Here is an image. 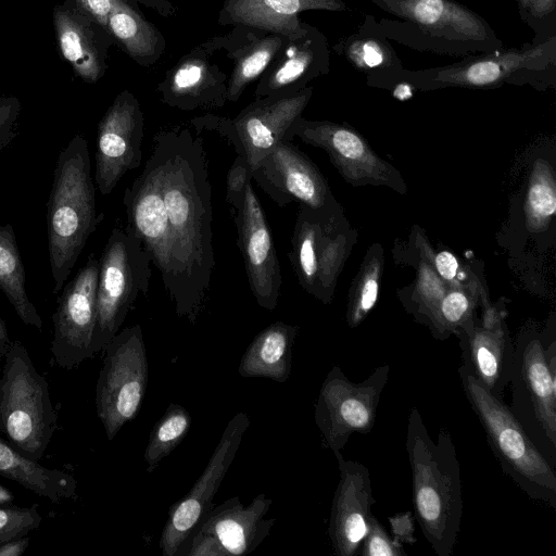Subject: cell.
I'll return each mask as SVG.
<instances>
[{"instance_id":"obj_1","label":"cell","mask_w":556,"mask_h":556,"mask_svg":"<svg viewBox=\"0 0 556 556\" xmlns=\"http://www.w3.org/2000/svg\"><path fill=\"white\" fill-rule=\"evenodd\" d=\"M203 140L163 130L143 170L125 190L127 226L143 243L175 312L194 325L215 268L212 187Z\"/></svg>"},{"instance_id":"obj_16","label":"cell","mask_w":556,"mask_h":556,"mask_svg":"<svg viewBox=\"0 0 556 556\" xmlns=\"http://www.w3.org/2000/svg\"><path fill=\"white\" fill-rule=\"evenodd\" d=\"M250 426L245 413L236 414L227 424L206 467L190 491L168 510L160 547L163 556L177 555L202 517L213 507L218 491Z\"/></svg>"},{"instance_id":"obj_6","label":"cell","mask_w":556,"mask_h":556,"mask_svg":"<svg viewBox=\"0 0 556 556\" xmlns=\"http://www.w3.org/2000/svg\"><path fill=\"white\" fill-rule=\"evenodd\" d=\"M466 397L479 419L502 470L528 495L556 509V471L510 408L489 392L463 364L458 369Z\"/></svg>"},{"instance_id":"obj_30","label":"cell","mask_w":556,"mask_h":556,"mask_svg":"<svg viewBox=\"0 0 556 556\" xmlns=\"http://www.w3.org/2000/svg\"><path fill=\"white\" fill-rule=\"evenodd\" d=\"M298 326L276 321L258 332L239 363L241 377L269 378L286 382L291 374L292 350Z\"/></svg>"},{"instance_id":"obj_40","label":"cell","mask_w":556,"mask_h":556,"mask_svg":"<svg viewBox=\"0 0 556 556\" xmlns=\"http://www.w3.org/2000/svg\"><path fill=\"white\" fill-rule=\"evenodd\" d=\"M252 180V170L247 160L237 155L226 179V201L235 213L242 204L248 184Z\"/></svg>"},{"instance_id":"obj_34","label":"cell","mask_w":556,"mask_h":556,"mask_svg":"<svg viewBox=\"0 0 556 556\" xmlns=\"http://www.w3.org/2000/svg\"><path fill=\"white\" fill-rule=\"evenodd\" d=\"M190 425L189 412L179 404H169L150 432L143 454L148 472H152L160 462L180 444L187 435Z\"/></svg>"},{"instance_id":"obj_8","label":"cell","mask_w":556,"mask_h":556,"mask_svg":"<svg viewBox=\"0 0 556 556\" xmlns=\"http://www.w3.org/2000/svg\"><path fill=\"white\" fill-rule=\"evenodd\" d=\"M58 428V413L45 376L18 340L3 358L0 381V432L28 458L40 460Z\"/></svg>"},{"instance_id":"obj_9","label":"cell","mask_w":556,"mask_h":556,"mask_svg":"<svg viewBox=\"0 0 556 556\" xmlns=\"http://www.w3.org/2000/svg\"><path fill=\"white\" fill-rule=\"evenodd\" d=\"M151 265L142 241L128 227L112 229L99 260L93 355L119 331L139 294H147Z\"/></svg>"},{"instance_id":"obj_47","label":"cell","mask_w":556,"mask_h":556,"mask_svg":"<svg viewBox=\"0 0 556 556\" xmlns=\"http://www.w3.org/2000/svg\"><path fill=\"white\" fill-rule=\"evenodd\" d=\"M11 342L5 323L0 317V365H2V361L11 345Z\"/></svg>"},{"instance_id":"obj_41","label":"cell","mask_w":556,"mask_h":556,"mask_svg":"<svg viewBox=\"0 0 556 556\" xmlns=\"http://www.w3.org/2000/svg\"><path fill=\"white\" fill-rule=\"evenodd\" d=\"M21 102L14 96L0 98V151L17 136V118Z\"/></svg>"},{"instance_id":"obj_20","label":"cell","mask_w":556,"mask_h":556,"mask_svg":"<svg viewBox=\"0 0 556 556\" xmlns=\"http://www.w3.org/2000/svg\"><path fill=\"white\" fill-rule=\"evenodd\" d=\"M252 179L280 206L292 200L317 211L338 204L319 168L288 140L252 170Z\"/></svg>"},{"instance_id":"obj_44","label":"cell","mask_w":556,"mask_h":556,"mask_svg":"<svg viewBox=\"0 0 556 556\" xmlns=\"http://www.w3.org/2000/svg\"><path fill=\"white\" fill-rule=\"evenodd\" d=\"M390 525L394 534V538L401 543H413L415 542L414 526L412 516L409 513L396 515L390 518Z\"/></svg>"},{"instance_id":"obj_24","label":"cell","mask_w":556,"mask_h":556,"mask_svg":"<svg viewBox=\"0 0 556 556\" xmlns=\"http://www.w3.org/2000/svg\"><path fill=\"white\" fill-rule=\"evenodd\" d=\"M462 364L493 395L503 399L510 381L514 343L503 315L488 309L480 323L473 319L457 333Z\"/></svg>"},{"instance_id":"obj_25","label":"cell","mask_w":556,"mask_h":556,"mask_svg":"<svg viewBox=\"0 0 556 556\" xmlns=\"http://www.w3.org/2000/svg\"><path fill=\"white\" fill-rule=\"evenodd\" d=\"M53 26L60 53L77 77L94 84L108 70L109 49L114 43L108 30L75 7L56 5Z\"/></svg>"},{"instance_id":"obj_21","label":"cell","mask_w":556,"mask_h":556,"mask_svg":"<svg viewBox=\"0 0 556 556\" xmlns=\"http://www.w3.org/2000/svg\"><path fill=\"white\" fill-rule=\"evenodd\" d=\"M330 72V49L326 36L313 25L286 38L283 46L257 79L255 98L295 93Z\"/></svg>"},{"instance_id":"obj_7","label":"cell","mask_w":556,"mask_h":556,"mask_svg":"<svg viewBox=\"0 0 556 556\" xmlns=\"http://www.w3.org/2000/svg\"><path fill=\"white\" fill-rule=\"evenodd\" d=\"M510 410L532 442L556 467V339L534 326L514 343Z\"/></svg>"},{"instance_id":"obj_45","label":"cell","mask_w":556,"mask_h":556,"mask_svg":"<svg viewBox=\"0 0 556 556\" xmlns=\"http://www.w3.org/2000/svg\"><path fill=\"white\" fill-rule=\"evenodd\" d=\"M132 7L142 5L155 11L163 17H170L176 13V7L173 0H125Z\"/></svg>"},{"instance_id":"obj_49","label":"cell","mask_w":556,"mask_h":556,"mask_svg":"<svg viewBox=\"0 0 556 556\" xmlns=\"http://www.w3.org/2000/svg\"><path fill=\"white\" fill-rule=\"evenodd\" d=\"M1 366V365H0ZM0 381H1V374H0Z\"/></svg>"},{"instance_id":"obj_29","label":"cell","mask_w":556,"mask_h":556,"mask_svg":"<svg viewBox=\"0 0 556 556\" xmlns=\"http://www.w3.org/2000/svg\"><path fill=\"white\" fill-rule=\"evenodd\" d=\"M0 476L53 503L78 497V484L72 475L61 469L41 466L2 437H0Z\"/></svg>"},{"instance_id":"obj_27","label":"cell","mask_w":556,"mask_h":556,"mask_svg":"<svg viewBox=\"0 0 556 556\" xmlns=\"http://www.w3.org/2000/svg\"><path fill=\"white\" fill-rule=\"evenodd\" d=\"M309 10L343 12V0H223L217 22L222 26L243 24L289 37L303 25L300 13Z\"/></svg>"},{"instance_id":"obj_12","label":"cell","mask_w":556,"mask_h":556,"mask_svg":"<svg viewBox=\"0 0 556 556\" xmlns=\"http://www.w3.org/2000/svg\"><path fill=\"white\" fill-rule=\"evenodd\" d=\"M313 96V88L256 98L233 118L201 116L191 123L197 128L215 130L243 156L254 170L278 143L289 139V131L302 116Z\"/></svg>"},{"instance_id":"obj_37","label":"cell","mask_w":556,"mask_h":556,"mask_svg":"<svg viewBox=\"0 0 556 556\" xmlns=\"http://www.w3.org/2000/svg\"><path fill=\"white\" fill-rule=\"evenodd\" d=\"M520 18L533 31L532 43L556 36V0H515Z\"/></svg>"},{"instance_id":"obj_39","label":"cell","mask_w":556,"mask_h":556,"mask_svg":"<svg viewBox=\"0 0 556 556\" xmlns=\"http://www.w3.org/2000/svg\"><path fill=\"white\" fill-rule=\"evenodd\" d=\"M361 556H406L402 543L392 538L378 519L371 515L368 531L357 552Z\"/></svg>"},{"instance_id":"obj_48","label":"cell","mask_w":556,"mask_h":556,"mask_svg":"<svg viewBox=\"0 0 556 556\" xmlns=\"http://www.w3.org/2000/svg\"><path fill=\"white\" fill-rule=\"evenodd\" d=\"M14 497L12 491L0 484V506L11 504Z\"/></svg>"},{"instance_id":"obj_3","label":"cell","mask_w":556,"mask_h":556,"mask_svg":"<svg viewBox=\"0 0 556 556\" xmlns=\"http://www.w3.org/2000/svg\"><path fill=\"white\" fill-rule=\"evenodd\" d=\"M390 17H367L388 40L409 49L466 58L504 43L481 15L455 0H369Z\"/></svg>"},{"instance_id":"obj_33","label":"cell","mask_w":556,"mask_h":556,"mask_svg":"<svg viewBox=\"0 0 556 556\" xmlns=\"http://www.w3.org/2000/svg\"><path fill=\"white\" fill-rule=\"evenodd\" d=\"M382 249L370 247L350 288L346 305V323L350 328L362 324L378 300L382 276Z\"/></svg>"},{"instance_id":"obj_10","label":"cell","mask_w":556,"mask_h":556,"mask_svg":"<svg viewBox=\"0 0 556 556\" xmlns=\"http://www.w3.org/2000/svg\"><path fill=\"white\" fill-rule=\"evenodd\" d=\"M352 240L339 204L320 211L299 205L289 260L300 286L325 304L332 300Z\"/></svg>"},{"instance_id":"obj_2","label":"cell","mask_w":556,"mask_h":556,"mask_svg":"<svg viewBox=\"0 0 556 556\" xmlns=\"http://www.w3.org/2000/svg\"><path fill=\"white\" fill-rule=\"evenodd\" d=\"M415 518L438 556H451L463 515L460 465L451 433L442 428L433 441L417 407L406 432Z\"/></svg>"},{"instance_id":"obj_36","label":"cell","mask_w":556,"mask_h":556,"mask_svg":"<svg viewBox=\"0 0 556 556\" xmlns=\"http://www.w3.org/2000/svg\"><path fill=\"white\" fill-rule=\"evenodd\" d=\"M472 307L471 298L464 290L453 288L445 291L426 324L434 338L445 340L472 320Z\"/></svg>"},{"instance_id":"obj_17","label":"cell","mask_w":556,"mask_h":556,"mask_svg":"<svg viewBox=\"0 0 556 556\" xmlns=\"http://www.w3.org/2000/svg\"><path fill=\"white\" fill-rule=\"evenodd\" d=\"M98 276L99 260L91 254L62 288L52 316L50 348L53 364L60 368L73 369L94 356L91 343L97 317Z\"/></svg>"},{"instance_id":"obj_19","label":"cell","mask_w":556,"mask_h":556,"mask_svg":"<svg viewBox=\"0 0 556 556\" xmlns=\"http://www.w3.org/2000/svg\"><path fill=\"white\" fill-rule=\"evenodd\" d=\"M232 216L251 292L262 308L273 311L280 295L282 276L266 216L251 181Z\"/></svg>"},{"instance_id":"obj_46","label":"cell","mask_w":556,"mask_h":556,"mask_svg":"<svg viewBox=\"0 0 556 556\" xmlns=\"http://www.w3.org/2000/svg\"><path fill=\"white\" fill-rule=\"evenodd\" d=\"M29 541L25 535L0 544V556H22L28 548Z\"/></svg>"},{"instance_id":"obj_43","label":"cell","mask_w":556,"mask_h":556,"mask_svg":"<svg viewBox=\"0 0 556 556\" xmlns=\"http://www.w3.org/2000/svg\"><path fill=\"white\" fill-rule=\"evenodd\" d=\"M434 267L442 279L452 281L458 274L459 264L454 254L441 251L434 257Z\"/></svg>"},{"instance_id":"obj_18","label":"cell","mask_w":556,"mask_h":556,"mask_svg":"<svg viewBox=\"0 0 556 556\" xmlns=\"http://www.w3.org/2000/svg\"><path fill=\"white\" fill-rule=\"evenodd\" d=\"M144 116L136 96L119 92L98 124L94 179L102 195H109L122 177L140 166Z\"/></svg>"},{"instance_id":"obj_13","label":"cell","mask_w":556,"mask_h":556,"mask_svg":"<svg viewBox=\"0 0 556 556\" xmlns=\"http://www.w3.org/2000/svg\"><path fill=\"white\" fill-rule=\"evenodd\" d=\"M389 372L390 366L381 365L364 381L353 382L338 365L331 367L319 390L314 415L324 447L337 454L352 434L371 431Z\"/></svg>"},{"instance_id":"obj_26","label":"cell","mask_w":556,"mask_h":556,"mask_svg":"<svg viewBox=\"0 0 556 556\" xmlns=\"http://www.w3.org/2000/svg\"><path fill=\"white\" fill-rule=\"evenodd\" d=\"M285 36L243 24L202 42L211 52L224 51L232 62L227 101L237 102L247 87L260 78L286 41Z\"/></svg>"},{"instance_id":"obj_15","label":"cell","mask_w":556,"mask_h":556,"mask_svg":"<svg viewBox=\"0 0 556 556\" xmlns=\"http://www.w3.org/2000/svg\"><path fill=\"white\" fill-rule=\"evenodd\" d=\"M273 500L258 494L244 506L233 496L212 507L188 541V556L247 555L267 536L275 519H265Z\"/></svg>"},{"instance_id":"obj_4","label":"cell","mask_w":556,"mask_h":556,"mask_svg":"<svg viewBox=\"0 0 556 556\" xmlns=\"http://www.w3.org/2000/svg\"><path fill=\"white\" fill-rule=\"evenodd\" d=\"M99 222L88 143L77 134L59 153L47 203L54 293L62 290Z\"/></svg>"},{"instance_id":"obj_5","label":"cell","mask_w":556,"mask_h":556,"mask_svg":"<svg viewBox=\"0 0 556 556\" xmlns=\"http://www.w3.org/2000/svg\"><path fill=\"white\" fill-rule=\"evenodd\" d=\"M402 83L428 91L443 88L491 89L529 85L555 88L556 36L522 48H500L463 58L455 63L421 70L404 68Z\"/></svg>"},{"instance_id":"obj_11","label":"cell","mask_w":556,"mask_h":556,"mask_svg":"<svg viewBox=\"0 0 556 556\" xmlns=\"http://www.w3.org/2000/svg\"><path fill=\"white\" fill-rule=\"evenodd\" d=\"M96 386V410L108 440L134 419L148 384V359L140 325L118 331L103 349Z\"/></svg>"},{"instance_id":"obj_42","label":"cell","mask_w":556,"mask_h":556,"mask_svg":"<svg viewBox=\"0 0 556 556\" xmlns=\"http://www.w3.org/2000/svg\"><path fill=\"white\" fill-rule=\"evenodd\" d=\"M76 10L108 30L110 14L125 0H72Z\"/></svg>"},{"instance_id":"obj_23","label":"cell","mask_w":556,"mask_h":556,"mask_svg":"<svg viewBox=\"0 0 556 556\" xmlns=\"http://www.w3.org/2000/svg\"><path fill=\"white\" fill-rule=\"evenodd\" d=\"M212 55L203 43L182 55L157 85L161 102L181 111L224 106L229 76Z\"/></svg>"},{"instance_id":"obj_35","label":"cell","mask_w":556,"mask_h":556,"mask_svg":"<svg viewBox=\"0 0 556 556\" xmlns=\"http://www.w3.org/2000/svg\"><path fill=\"white\" fill-rule=\"evenodd\" d=\"M525 207L527 224L531 229L545 227L555 215V178L547 165L535 164L530 178Z\"/></svg>"},{"instance_id":"obj_22","label":"cell","mask_w":556,"mask_h":556,"mask_svg":"<svg viewBox=\"0 0 556 556\" xmlns=\"http://www.w3.org/2000/svg\"><path fill=\"white\" fill-rule=\"evenodd\" d=\"M339 482L334 491L328 533L337 556H354L368 531L371 506L376 503L368 468L334 454Z\"/></svg>"},{"instance_id":"obj_31","label":"cell","mask_w":556,"mask_h":556,"mask_svg":"<svg viewBox=\"0 0 556 556\" xmlns=\"http://www.w3.org/2000/svg\"><path fill=\"white\" fill-rule=\"evenodd\" d=\"M108 31L114 43L140 66L155 64L166 48L163 34L127 2L119 4L110 14Z\"/></svg>"},{"instance_id":"obj_32","label":"cell","mask_w":556,"mask_h":556,"mask_svg":"<svg viewBox=\"0 0 556 556\" xmlns=\"http://www.w3.org/2000/svg\"><path fill=\"white\" fill-rule=\"evenodd\" d=\"M0 289L20 319L41 331L43 323L28 298L24 265L10 224L0 225Z\"/></svg>"},{"instance_id":"obj_14","label":"cell","mask_w":556,"mask_h":556,"mask_svg":"<svg viewBox=\"0 0 556 556\" xmlns=\"http://www.w3.org/2000/svg\"><path fill=\"white\" fill-rule=\"evenodd\" d=\"M294 137L323 149L343 179L352 186H387L400 193L407 191L399 170L379 157L349 125L301 116L289 131V139Z\"/></svg>"},{"instance_id":"obj_38","label":"cell","mask_w":556,"mask_h":556,"mask_svg":"<svg viewBox=\"0 0 556 556\" xmlns=\"http://www.w3.org/2000/svg\"><path fill=\"white\" fill-rule=\"evenodd\" d=\"M42 516L39 505L30 506H1L0 507V544L12 539L27 535L39 528Z\"/></svg>"},{"instance_id":"obj_28","label":"cell","mask_w":556,"mask_h":556,"mask_svg":"<svg viewBox=\"0 0 556 556\" xmlns=\"http://www.w3.org/2000/svg\"><path fill=\"white\" fill-rule=\"evenodd\" d=\"M332 49L365 75L368 86L389 88L402 83L405 67L401 59L389 40L371 26L367 15L356 31L340 39Z\"/></svg>"}]
</instances>
